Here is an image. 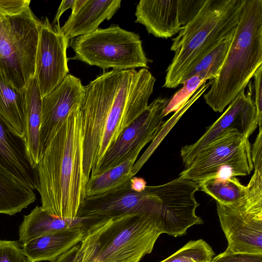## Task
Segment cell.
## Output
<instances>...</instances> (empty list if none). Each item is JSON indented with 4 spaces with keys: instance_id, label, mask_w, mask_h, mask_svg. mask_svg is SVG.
I'll list each match as a JSON object with an SVG mask.
<instances>
[{
    "instance_id": "6da1fadb",
    "label": "cell",
    "mask_w": 262,
    "mask_h": 262,
    "mask_svg": "<svg viewBox=\"0 0 262 262\" xmlns=\"http://www.w3.org/2000/svg\"><path fill=\"white\" fill-rule=\"evenodd\" d=\"M78 104L51 136L36 167L41 208L54 216L70 221L77 219L88 181L83 171Z\"/></svg>"
},
{
    "instance_id": "7a4b0ae2",
    "label": "cell",
    "mask_w": 262,
    "mask_h": 262,
    "mask_svg": "<svg viewBox=\"0 0 262 262\" xmlns=\"http://www.w3.org/2000/svg\"><path fill=\"white\" fill-rule=\"evenodd\" d=\"M84 225L79 262H139L164 233L161 216L153 213L85 220Z\"/></svg>"
},
{
    "instance_id": "3957f363",
    "label": "cell",
    "mask_w": 262,
    "mask_h": 262,
    "mask_svg": "<svg viewBox=\"0 0 262 262\" xmlns=\"http://www.w3.org/2000/svg\"><path fill=\"white\" fill-rule=\"evenodd\" d=\"M246 0H205L195 16L172 39L174 56L163 87L174 89L221 41L235 33Z\"/></svg>"
},
{
    "instance_id": "277c9868",
    "label": "cell",
    "mask_w": 262,
    "mask_h": 262,
    "mask_svg": "<svg viewBox=\"0 0 262 262\" xmlns=\"http://www.w3.org/2000/svg\"><path fill=\"white\" fill-rule=\"evenodd\" d=\"M261 64L262 0H246L219 74L204 95L206 103L214 112H222Z\"/></svg>"
},
{
    "instance_id": "5b68a950",
    "label": "cell",
    "mask_w": 262,
    "mask_h": 262,
    "mask_svg": "<svg viewBox=\"0 0 262 262\" xmlns=\"http://www.w3.org/2000/svg\"><path fill=\"white\" fill-rule=\"evenodd\" d=\"M70 45L75 52L72 59L103 70L148 68L149 60L140 36L118 25L98 28L90 34L76 37Z\"/></svg>"
},
{
    "instance_id": "8992f818",
    "label": "cell",
    "mask_w": 262,
    "mask_h": 262,
    "mask_svg": "<svg viewBox=\"0 0 262 262\" xmlns=\"http://www.w3.org/2000/svg\"><path fill=\"white\" fill-rule=\"evenodd\" d=\"M41 24L30 8L18 15L0 16V70L19 91L35 74Z\"/></svg>"
},
{
    "instance_id": "52a82bcc",
    "label": "cell",
    "mask_w": 262,
    "mask_h": 262,
    "mask_svg": "<svg viewBox=\"0 0 262 262\" xmlns=\"http://www.w3.org/2000/svg\"><path fill=\"white\" fill-rule=\"evenodd\" d=\"M254 168L242 200L232 205L216 203L221 226L228 241L224 253L262 254V166Z\"/></svg>"
},
{
    "instance_id": "ba28073f",
    "label": "cell",
    "mask_w": 262,
    "mask_h": 262,
    "mask_svg": "<svg viewBox=\"0 0 262 262\" xmlns=\"http://www.w3.org/2000/svg\"><path fill=\"white\" fill-rule=\"evenodd\" d=\"M251 148L248 138L229 130L191 158L179 177L198 184L211 179L248 176L253 169Z\"/></svg>"
},
{
    "instance_id": "9c48e42d",
    "label": "cell",
    "mask_w": 262,
    "mask_h": 262,
    "mask_svg": "<svg viewBox=\"0 0 262 262\" xmlns=\"http://www.w3.org/2000/svg\"><path fill=\"white\" fill-rule=\"evenodd\" d=\"M123 70L102 73L84 87L78 104L83 135V167L89 180L98 163L101 142Z\"/></svg>"
},
{
    "instance_id": "30bf717a",
    "label": "cell",
    "mask_w": 262,
    "mask_h": 262,
    "mask_svg": "<svg viewBox=\"0 0 262 262\" xmlns=\"http://www.w3.org/2000/svg\"><path fill=\"white\" fill-rule=\"evenodd\" d=\"M172 191L170 181L157 186H147L141 192L132 190L129 181L123 185L101 194L86 197L77 215L82 220H97L131 213H165Z\"/></svg>"
},
{
    "instance_id": "8fae6325",
    "label": "cell",
    "mask_w": 262,
    "mask_h": 262,
    "mask_svg": "<svg viewBox=\"0 0 262 262\" xmlns=\"http://www.w3.org/2000/svg\"><path fill=\"white\" fill-rule=\"evenodd\" d=\"M169 101L166 98L158 97L148 105L111 145L90 177L120 164L140 145L146 146L151 141L164 123L163 113Z\"/></svg>"
},
{
    "instance_id": "7c38bea8",
    "label": "cell",
    "mask_w": 262,
    "mask_h": 262,
    "mask_svg": "<svg viewBox=\"0 0 262 262\" xmlns=\"http://www.w3.org/2000/svg\"><path fill=\"white\" fill-rule=\"evenodd\" d=\"M69 40L59 23L51 24L48 17L40 27L35 60V74L42 98L59 84L69 70L67 50Z\"/></svg>"
},
{
    "instance_id": "4fadbf2b",
    "label": "cell",
    "mask_w": 262,
    "mask_h": 262,
    "mask_svg": "<svg viewBox=\"0 0 262 262\" xmlns=\"http://www.w3.org/2000/svg\"><path fill=\"white\" fill-rule=\"evenodd\" d=\"M205 0H141L135 23L149 34L167 39L178 33L195 16Z\"/></svg>"
},
{
    "instance_id": "5bb4252c",
    "label": "cell",
    "mask_w": 262,
    "mask_h": 262,
    "mask_svg": "<svg viewBox=\"0 0 262 262\" xmlns=\"http://www.w3.org/2000/svg\"><path fill=\"white\" fill-rule=\"evenodd\" d=\"M247 93L243 90L230 103L225 112L193 144L182 147L184 165L211 142L231 129H236L249 138L258 126L255 106L252 98L251 82Z\"/></svg>"
},
{
    "instance_id": "9a60e30c",
    "label": "cell",
    "mask_w": 262,
    "mask_h": 262,
    "mask_svg": "<svg viewBox=\"0 0 262 262\" xmlns=\"http://www.w3.org/2000/svg\"><path fill=\"white\" fill-rule=\"evenodd\" d=\"M84 87L79 78L68 74L60 84L42 98L40 127L41 153L53 133L80 101Z\"/></svg>"
},
{
    "instance_id": "2e32d148",
    "label": "cell",
    "mask_w": 262,
    "mask_h": 262,
    "mask_svg": "<svg viewBox=\"0 0 262 262\" xmlns=\"http://www.w3.org/2000/svg\"><path fill=\"white\" fill-rule=\"evenodd\" d=\"M0 166L34 190H38L37 168L29 160L24 139L11 131L1 117Z\"/></svg>"
},
{
    "instance_id": "e0dca14e",
    "label": "cell",
    "mask_w": 262,
    "mask_h": 262,
    "mask_svg": "<svg viewBox=\"0 0 262 262\" xmlns=\"http://www.w3.org/2000/svg\"><path fill=\"white\" fill-rule=\"evenodd\" d=\"M85 233L84 220L73 226L34 238L21 245L29 262L52 261L80 243Z\"/></svg>"
},
{
    "instance_id": "ac0fdd59",
    "label": "cell",
    "mask_w": 262,
    "mask_h": 262,
    "mask_svg": "<svg viewBox=\"0 0 262 262\" xmlns=\"http://www.w3.org/2000/svg\"><path fill=\"white\" fill-rule=\"evenodd\" d=\"M120 0H85L77 12L70 15L61 29L70 40L90 34L105 20H110L121 6Z\"/></svg>"
},
{
    "instance_id": "d6986e66",
    "label": "cell",
    "mask_w": 262,
    "mask_h": 262,
    "mask_svg": "<svg viewBox=\"0 0 262 262\" xmlns=\"http://www.w3.org/2000/svg\"><path fill=\"white\" fill-rule=\"evenodd\" d=\"M25 93L27 117L23 139L29 160L33 166L36 168L41 155L40 127L42 98L35 75L30 80Z\"/></svg>"
},
{
    "instance_id": "ffe728a7",
    "label": "cell",
    "mask_w": 262,
    "mask_h": 262,
    "mask_svg": "<svg viewBox=\"0 0 262 262\" xmlns=\"http://www.w3.org/2000/svg\"><path fill=\"white\" fill-rule=\"evenodd\" d=\"M0 117L11 131L24 138L27 117L25 90L16 89L1 70Z\"/></svg>"
},
{
    "instance_id": "44dd1931",
    "label": "cell",
    "mask_w": 262,
    "mask_h": 262,
    "mask_svg": "<svg viewBox=\"0 0 262 262\" xmlns=\"http://www.w3.org/2000/svg\"><path fill=\"white\" fill-rule=\"evenodd\" d=\"M36 199L33 189L0 166V214L15 215Z\"/></svg>"
},
{
    "instance_id": "7402d4cb",
    "label": "cell",
    "mask_w": 262,
    "mask_h": 262,
    "mask_svg": "<svg viewBox=\"0 0 262 262\" xmlns=\"http://www.w3.org/2000/svg\"><path fill=\"white\" fill-rule=\"evenodd\" d=\"M81 220L70 221L54 216L36 206L29 214L25 215L19 226L18 242L24 245L30 241L74 226Z\"/></svg>"
},
{
    "instance_id": "603a6c76",
    "label": "cell",
    "mask_w": 262,
    "mask_h": 262,
    "mask_svg": "<svg viewBox=\"0 0 262 262\" xmlns=\"http://www.w3.org/2000/svg\"><path fill=\"white\" fill-rule=\"evenodd\" d=\"M140 145L124 161L100 174L90 177L85 187L86 197L95 196L117 188L129 181L133 167L145 147Z\"/></svg>"
},
{
    "instance_id": "cb8c5ba5",
    "label": "cell",
    "mask_w": 262,
    "mask_h": 262,
    "mask_svg": "<svg viewBox=\"0 0 262 262\" xmlns=\"http://www.w3.org/2000/svg\"><path fill=\"white\" fill-rule=\"evenodd\" d=\"M199 190L214 199L216 203L232 205L242 200L246 195L247 186L236 177L214 178L198 184Z\"/></svg>"
},
{
    "instance_id": "d4e9b609",
    "label": "cell",
    "mask_w": 262,
    "mask_h": 262,
    "mask_svg": "<svg viewBox=\"0 0 262 262\" xmlns=\"http://www.w3.org/2000/svg\"><path fill=\"white\" fill-rule=\"evenodd\" d=\"M212 80L209 82H204L191 95L187 98L174 112L172 116L167 121H164L163 125L158 132L152 142L144 151L143 155L134 164L132 174L134 176L142 167L146 162L148 160L152 153L156 149L159 144L164 138L167 134L173 127L174 124L180 119L182 115L189 109V108L203 95L205 92L210 86Z\"/></svg>"
},
{
    "instance_id": "484cf974",
    "label": "cell",
    "mask_w": 262,
    "mask_h": 262,
    "mask_svg": "<svg viewBox=\"0 0 262 262\" xmlns=\"http://www.w3.org/2000/svg\"><path fill=\"white\" fill-rule=\"evenodd\" d=\"M234 34L221 41L206 55L186 76L183 82L193 76L203 80H211L219 75Z\"/></svg>"
},
{
    "instance_id": "4316f807",
    "label": "cell",
    "mask_w": 262,
    "mask_h": 262,
    "mask_svg": "<svg viewBox=\"0 0 262 262\" xmlns=\"http://www.w3.org/2000/svg\"><path fill=\"white\" fill-rule=\"evenodd\" d=\"M214 252L204 240L191 241L160 262H199L211 261Z\"/></svg>"
},
{
    "instance_id": "83f0119b",
    "label": "cell",
    "mask_w": 262,
    "mask_h": 262,
    "mask_svg": "<svg viewBox=\"0 0 262 262\" xmlns=\"http://www.w3.org/2000/svg\"><path fill=\"white\" fill-rule=\"evenodd\" d=\"M198 76H193L184 81L183 87L171 97L165 108L163 114L165 117L171 112H175L182 103L195 92L205 82Z\"/></svg>"
},
{
    "instance_id": "f1b7e54d",
    "label": "cell",
    "mask_w": 262,
    "mask_h": 262,
    "mask_svg": "<svg viewBox=\"0 0 262 262\" xmlns=\"http://www.w3.org/2000/svg\"><path fill=\"white\" fill-rule=\"evenodd\" d=\"M0 262H29L18 241L0 240Z\"/></svg>"
},
{
    "instance_id": "f546056e",
    "label": "cell",
    "mask_w": 262,
    "mask_h": 262,
    "mask_svg": "<svg viewBox=\"0 0 262 262\" xmlns=\"http://www.w3.org/2000/svg\"><path fill=\"white\" fill-rule=\"evenodd\" d=\"M30 0H0V16L21 14L30 8Z\"/></svg>"
},
{
    "instance_id": "4dcf8cb0",
    "label": "cell",
    "mask_w": 262,
    "mask_h": 262,
    "mask_svg": "<svg viewBox=\"0 0 262 262\" xmlns=\"http://www.w3.org/2000/svg\"><path fill=\"white\" fill-rule=\"evenodd\" d=\"M210 262H262V254L226 253L212 258Z\"/></svg>"
},
{
    "instance_id": "1f68e13d",
    "label": "cell",
    "mask_w": 262,
    "mask_h": 262,
    "mask_svg": "<svg viewBox=\"0 0 262 262\" xmlns=\"http://www.w3.org/2000/svg\"><path fill=\"white\" fill-rule=\"evenodd\" d=\"M254 101L258 127H262V66L253 75Z\"/></svg>"
},
{
    "instance_id": "d6a6232c",
    "label": "cell",
    "mask_w": 262,
    "mask_h": 262,
    "mask_svg": "<svg viewBox=\"0 0 262 262\" xmlns=\"http://www.w3.org/2000/svg\"><path fill=\"white\" fill-rule=\"evenodd\" d=\"M80 243L50 262H79Z\"/></svg>"
},
{
    "instance_id": "836d02e7",
    "label": "cell",
    "mask_w": 262,
    "mask_h": 262,
    "mask_svg": "<svg viewBox=\"0 0 262 262\" xmlns=\"http://www.w3.org/2000/svg\"><path fill=\"white\" fill-rule=\"evenodd\" d=\"M74 2L75 0H64L61 2L55 15L52 25H54L56 24V23H59V19L61 15L67 10L69 9H72Z\"/></svg>"
},
{
    "instance_id": "e575fe53",
    "label": "cell",
    "mask_w": 262,
    "mask_h": 262,
    "mask_svg": "<svg viewBox=\"0 0 262 262\" xmlns=\"http://www.w3.org/2000/svg\"><path fill=\"white\" fill-rule=\"evenodd\" d=\"M146 182L142 178L133 177L129 180V186L132 190L136 192H141L146 187Z\"/></svg>"
},
{
    "instance_id": "d590c367",
    "label": "cell",
    "mask_w": 262,
    "mask_h": 262,
    "mask_svg": "<svg viewBox=\"0 0 262 262\" xmlns=\"http://www.w3.org/2000/svg\"><path fill=\"white\" fill-rule=\"evenodd\" d=\"M85 2V0H75L71 15H73L77 12Z\"/></svg>"
},
{
    "instance_id": "8d00e7d4",
    "label": "cell",
    "mask_w": 262,
    "mask_h": 262,
    "mask_svg": "<svg viewBox=\"0 0 262 262\" xmlns=\"http://www.w3.org/2000/svg\"><path fill=\"white\" fill-rule=\"evenodd\" d=\"M211 261H199V262H210Z\"/></svg>"
}]
</instances>
